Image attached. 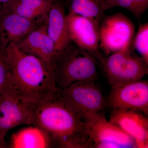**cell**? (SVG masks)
I'll return each mask as SVG.
<instances>
[{
    "label": "cell",
    "instance_id": "obj_1",
    "mask_svg": "<svg viewBox=\"0 0 148 148\" xmlns=\"http://www.w3.org/2000/svg\"><path fill=\"white\" fill-rule=\"evenodd\" d=\"M30 105L32 125L45 132L54 147L90 148L88 125L56 95Z\"/></svg>",
    "mask_w": 148,
    "mask_h": 148
},
{
    "label": "cell",
    "instance_id": "obj_2",
    "mask_svg": "<svg viewBox=\"0 0 148 148\" xmlns=\"http://www.w3.org/2000/svg\"><path fill=\"white\" fill-rule=\"evenodd\" d=\"M1 49L10 69L14 84L23 101L33 104L56 95L57 89L51 65L23 52L13 44Z\"/></svg>",
    "mask_w": 148,
    "mask_h": 148
},
{
    "label": "cell",
    "instance_id": "obj_3",
    "mask_svg": "<svg viewBox=\"0 0 148 148\" xmlns=\"http://www.w3.org/2000/svg\"><path fill=\"white\" fill-rule=\"evenodd\" d=\"M97 64L94 56L71 42L56 56L52 65L57 90L79 82L95 81L98 76Z\"/></svg>",
    "mask_w": 148,
    "mask_h": 148
},
{
    "label": "cell",
    "instance_id": "obj_4",
    "mask_svg": "<svg viewBox=\"0 0 148 148\" xmlns=\"http://www.w3.org/2000/svg\"><path fill=\"white\" fill-rule=\"evenodd\" d=\"M56 96L88 125L106 119L104 112L107 100L95 81L75 83L63 89H58Z\"/></svg>",
    "mask_w": 148,
    "mask_h": 148
},
{
    "label": "cell",
    "instance_id": "obj_5",
    "mask_svg": "<svg viewBox=\"0 0 148 148\" xmlns=\"http://www.w3.org/2000/svg\"><path fill=\"white\" fill-rule=\"evenodd\" d=\"M133 49L132 45L101 60L100 63L111 86L140 80L148 74V62L137 55Z\"/></svg>",
    "mask_w": 148,
    "mask_h": 148
},
{
    "label": "cell",
    "instance_id": "obj_6",
    "mask_svg": "<svg viewBox=\"0 0 148 148\" xmlns=\"http://www.w3.org/2000/svg\"><path fill=\"white\" fill-rule=\"evenodd\" d=\"M30 103L22 100L11 78L0 92V148H8L9 131L21 125H32Z\"/></svg>",
    "mask_w": 148,
    "mask_h": 148
},
{
    "label": "cell",
    "instance_id": "obj_7",
    "mask_svg": "<svg viewBox=\"0 0 148 148\" xmlns=\"http://www.w3.org/2000/svg\"><path fill=\"white\" fill-rule=\"evenodd\" d=\"M135 27L124 14L104 16L99 26V49L106 56L126 49L132 45Z\"/></svg>",
    "mask_w": 148,
    "mask_h": 148
},
{
    "label": "cell",
    "instance_id": "obj_8",
    "mask_svg": "<svg viewBox=\"0 0 148 148\" xmlns=\"http://www.w3.org/2000/svg\"><path fill=\"white\" fill-rule=\"evenodd\" d=\"M107 105L112 109L134 110L148 116V81L112 86Z\"/></svg>",
    "mask_w": 148,
    "mask_h": 148
},
{
    "label": "cell",
    "instance_id": "obj_9",
    "mask_svg": "<svg viewBox=\"0 0 148 148\" xmlns=\"http://www.w3.org/2000/svg\"><path fill=\"white\" fill-rule=\"evenodd\" d=\"M66 20L71 41L100 63L103 56L99 51V27L90 18L75 14L67 13Z\"/></svg>",
    "mask_w": 148,
    "mask_h": 148
},
{
    "label": "cell",
    "instance_id": "obj_10",
    "mask_svg": "<svg viewBox=\"0 0 148 148\" xmlns=\"http://www.w3.org/2000/svg\"><path fill=\"white\" fill-rule=\"evenodd\" d=\"M90 148H137L135 140L106 119L88 125Z\"/></svg>",
    "mask_w": 148,
    "mask_h": 148
},
{
    "label": "cell",
    "instance_id": "obj_11",
    "mask_svg": "<svg viewBox=\"0 0 148 148\" xmlns=\"http://www.w3.org/2000/svg\"><path fill=\"white\" fill-rule=\"evenodd\" d=\"M110 119L135 140L137 148H148L147 116L134 110L112 109Z\"/></svg>",
    "mask_w": 148,
    "mask_h": 148
},
{
    "label": "cell",
    "instance_id": "obj_12",
    "mask_svg": "<svg viewBox=\"0 0 148 148\" xmlns=\"http://www.w3.org/2000/svg\"><path fill=\"white\" fill-rule=\"evenodd\" d=\"M45 22L28 19L12 12L0 16V48H4L11 44L17 45Z\"/></svg>",
    "mask_w": 148,
    "mask_h": 148
},
{
    "label": "cell",
    "instance_id": "obj_13",
    "mask_svg": "<svg viewBox=\"0 0 148 148\" xmlns=\"http://www.w3.org/2000/svg\"><path fill=\"white\" fill-rule=\"evenodd\" d=\"M66 15L65 7L61 1H54L48 14L46 24L48 34L54 45L55 58L71 42L67 27Z\"/></svg>",
    "mask_w": 148,
    "mask_h": 148
},
{
    "label": "cell",
    "instance_id": "obj_14",
    "mask_svg": "<svg viewBox=\"0 0 148 148\" xmlns=\"http://www.w3.org/2000/svg\"><path fill=\"white\" fill-rule=\"evenodd\" d=\"M46 22L16 45L23 52L41 58L52 66L55 58L54 46L48 34Z\"/></svg>",
    "mask_w": 148,
    "mask_h": 148
},
{
    "label": "cell",
    "instance_id": "obj_15",
    "mask_svg": "<svg viewBox=\"0 0 148 148\" xmlns=\"http://www.w3.org/2000/svg\"><path fill=\"white\" fill-rule=\"evenodd\" d=\"M8 148H45L54 147L48 135L34 125L21 128L11 136Z\"/></svg>",
    "mask_w": 148,
    "mask_h": 148
},
{
    "label": "cell",
    "instance_id": "obj_16",
    "mask_svg": "<svg viewBox=\"0 0 148 148\" xmlns=\"http://www.w3.org/2000/svg\"><path fill=\"white\" fill-rule=\"evenodd\" d=\"M52 3L43 0H13L9 12L28 19L45 22Z\"/></svg>",
    "mask_w": 148,
    "mask_h": 148
},
{
    "label": "cell",
    "instance_id": "obj_17",
    "mask_svg": "<svg viewBox=\"0 0 148 148\" xmlns=\"http://www.w3.org/2000/svg\"><path fill=\"white\" fill-rule=\"evenodd\" d=\"M68 13L78 14L90 18L99 27L104 16L100 0H60Z\"/></svg>",
    "mask_w": 148,
    "mask_h": 148
},
{
    "label": "cell",
    "instance_id": "obj_18",
    "mask_svg": "<svg viewBox=\"0 0 148 148\" xmlns=\"http://www.w3.org/2000/svg\"><path fill=\"white\" fill-rule=\"evenodd\" d=\"M133 48L148 63V23L140 24L132 42Z\"/></svg>",
    "mask_w": 148,
    "mask_h": 148
},
{
    "label": "cell",
    "instance_id": "obj_19",
    "mask_svg": "<svg viewBox=\"0 0 148 148\" xmlns=\"http://www.w3.org/2000/svg\"><path fill=\"white\" fill-rule=\"evenodd\" d=\"M101 7L103 12L114 7L122 8L129 11L137 18L143 14L134 0H105L101 4Z\"/></svg>",
    "mask_w": 148,
    "mask_h": 148
},
{
    "label": "cell",
    "instance_id": "obj_20",
    "mask_svg": "<svg viewBox=\"0 0 148 148\" xmlns=\"http://www.w3.org/2000/svg\"><path fill=\"white\" fill-rule=\"evenodd\" d=\"M11 78L10 69L2 50L0 48V92Z\"/></svg>",
    "mask_w": 148,
    "mask_h": 148
},
{
    "label": "cell",
    "instance_id": "obj_21",
    "mask_svg": "<svg viewBox=\"0 0 148 148\" xmlns=\"http://www.w3.org/2000/svg\"><path fill=\"white\" fill-rule=\"evenodd\" d=\"M12 1L13 0H0V16L9 12Z\"/></svg>",
    "mask_w": 148,
    "mask_h": 148
},
{
    "label": "cell",
    "instance_id": "obj_22",
    "mask_svg": "<svg viewBox=\"0 0 148 148\" xmlns=\"http://www.w3.org/2000/svg\"><path fill=\"white\" fill-rule=\"evenodd\" d=\"M138 8L143 14L147 10L148 7V0H134Z\"/></svg>",
    "mask_w": 148,
    "mask_h": 148
},
{
    "label": "cell",
    "instance_id": "obj_23",
    "mask_svg": "<svg viewBox=\"0 0 148 148\" xmlns=\"http://www.w3.org/2000/svg\"><path fill=\"white\" fill-rule=\"evenodd\" d=\"M43 1H47L50 2H53L55 0H43Z\"/></svg>",
    "mask_w": 148,
    "mask_h": 148
},
{
    "label": "cell",
    "instance_id": "obj_24",
    "mask_svg": "<svg viewBox=\"0 0 148 148\" xmlns=\"http://www.w3.org/2000/svg\"><path fill=\"white\" fill-rule=\"evenodd\" d=\"M105 0H100V2H101V3L102 4V3Z\"/></svg>",
    "mask_w": 148,
    "mask_h": 148
}]
</instances>
